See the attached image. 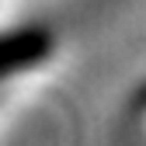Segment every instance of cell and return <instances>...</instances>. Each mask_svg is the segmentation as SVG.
<instances>
[{"instance_id":"6da1fadb","label":"cell","mask_w":146,"mask_h":146,"mask_svg":"<svg viewBox=\"0 0 146 146\" xmlns=\"http://www.w3.org/2000/svg\"><path fill=\"white\" fill-rule=\"evenodd\" d=\"M129 125H132V136L139 139V146H146V84L129 101Z\"/></svg>"}]
</instances>
